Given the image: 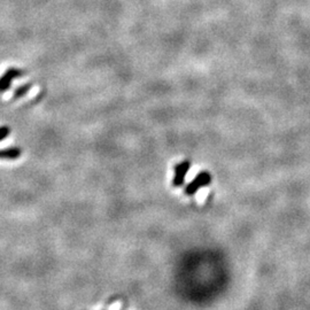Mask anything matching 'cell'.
<instances>
[{
    "instance_id": "obj_1",
    "label": "cell",
    "mask_w": 310,
    "mask_h": 310,
    "mask_svg": "<svg viewBox=\"0 0 310 310\" xmlns=\"http://www.w3.org/2000/svg\"><path fill=\"white\" fill-rule=\"evenodd\" d=\"M212 182V176L209 175L207 172H199L196 175V177L192 182H190L188 186L185 188V194L188 196H193L199 191L200 188L207 186Z\"/></svg>"
},
{
    "instance_id": "obj_2",
    "label": "cell",
    "mask_w": 310,
    "mask_h": 310,
    "mask_svg": "<svg viewBox=\"0 0 310 310\" xmlns=\"http://www.w3.org/2000/svg\"><path fill=\"white\" fill-rule=\"evenodd\" d=\"M191 168V164L188 161H183L175 166V177H174L172 184L176 188H180L184 184L185 177L188 175V170Z\"/></svg>"
},
{
    "instance_id": "obj_3",
    "label": "cell",
    "mask_w": 310,
    "mask_h": 310,
    "mask_svg": "<svg viewBox=\"0 0 310 310\" xmlns=\"http://www.w3.org/2000/svg\"><path fill=\"white\" fill-rule=\"evenodd\" d=\"M20 70H15V69H10V70L7 72L2 80H0V91H5L7 88H10V85L12 83V80L18 77V75H21Z\"/></svg>"
},
{
    "instance_id": "obj_4",
    "label": "cell",
    "mask_w": 310,
    "mask_h": 310,
    "mask_svg": "<svg viewBox=\"0 0 310 310\" xmlns=\"http://www.w3.org/2000/svg\"><path fill=\"white\" fill-rule=\"evenodd\" d=\"M20 155H21V150L18 148L5 150L0 152V158H10V160H14V158H18Z\"/></svg>"
},
{
    "instance_id": "obj_5",
    "label": "cell",
    "mask_w": 310,
    "mask_h": 310,
    "mask_svg": "<svg viewBox=\"0 0 310 310\" xmlns=\"http://www.w3.org/2000/svg\"><path fill=\"white\" fill-rule=\"evenodd\" d=\"M30 88H31L30 84H24V85H23V86L18 88H16V90H15L14 96H15V98H20V96L26 94V92L30 90Z\"/></svg>"
},
{
    "instance_id": "obj_6",
    "label": "cell",
    "mask_w": 310,
    "mask_h": 310,
    "mask_svg": "<svg viewBox=\"0 0 310 310\" xmlns=\"http://www.w3.org/2000/svg\"><path fill=\"white\" fill-rule=\"evenodd\" d=\"M10 134V130L7 128H0V142L5 139Z\"/></svg>"
}]
</instances>
